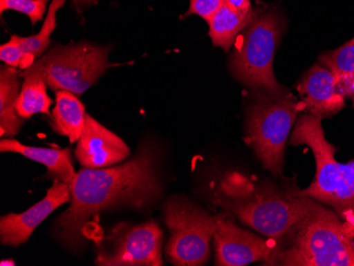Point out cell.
Returning a JSON list of instances; mask_svg holds the SVG:
<instances>
[{
    "label": "cell",
    "mask_w": 354,
    "mask_h": 266,
    "mask_svg": "<svg viewBox=\"0 0 354 266\" xmlns=\"http://www.w3.org/2000/svg\"><path fill=\"white\" fill-rule=\"evenodd\" d=\"M155 164L154 151L143 146L124 164L80 171L69 187L71 206L57 218L59 238L71 247H80L89 221L99 212L118 206L152 205L160 194Z\"/></svg>",
    "instance_id": "6da1fadb"
},
{
    "label": "cell",
    "mask_w": 354,
    "mask_h": 266,
    "mask_svg": "<svg viewBox=\"0 0 354 266\" xmlns=\"http://www.w3.org/2000/svg\"><path fill=\"white\" fill-rule=\"evenodd\" d=\"M218 200L240 221L277 243L311 209L313 198L299 189H280L234 173L222 182Z\"/></svg>",
    "instance_id": "7a4b0ae2"
},
{
    "label": "cell",
    "mask_w": 354,
    "mask_h": 266,
    "mask_svg": "<svg viewBox=\"0 0 354 266\" xmlns=\"http://www.w3.org/2000/svg\"><path fill=\"white\" fill-rule=\"evenodd\" d=\"M270 265L354 266V229L335 210L311 209L276 243Z\"/></svg>",
    "instance_id": "3957f363"
},
{
    "label": "cell",
    "mask_w": 354,
    "mask_h": 266,
    "mask_svg": "<svg viewBox=\"0 0 354 266\" xmlns=\"http://www.w3.org/2000/svg\"><path fill=\"white\" fill-rule=\"evenodd\" d=\"M245 111V142L272 175L283 169L288 135L301 112L302 101L290 91L281 93L252 91Z\"/></svg>",
    "instance_id": "277c9868"
},
{
    "label": "cell",
    "mask_w": 354,
    "mask_h": 266,
    "mask_svg": "<svg viewBox=\"0 0 354 266\" xmlns=\"http://www.w3.org/2000/svg\"><path fill=\"white\" fill-rule=\"evenodd\" d=\"M284 31V19L277 11L254 12L252 21L234 41L230 59V70L234 79L252 91H288L276 80L272 66Z\"/></svg>",
    "instance_id": "5b68a950"
},
{
    "label": "cell",
    "mask_w": 354,
    "mask_h": 266,
    "mask_svg": "<svg viewBox=\"0 0 354 266\" xmlns=\"http://www.w3.org/2000/svg\"><path fill=\"white\" fill-rule=\"evenodd\" d=\"M165 221L171 232L166 254L171 263L180 266L204 265L210 254V240L216 228V216L184 198H171L165 206Z\"/></svg>",
    "instance_id": "8992f818"
},
{
    "label": "cell",
    "mask_w": 354,
    "mask_h": 266,
    "mask_svg": "<svg viewBox=\"0 0 354 266\" xmlns=\"http://www.w3.org/2000/svg\"><path fill=\"white\" fill-rule=\"evenodd\" d=\"M109 46L88 41L55 45L43 57L46 83L53 91L84 93L109 67Z\"/></svg>",
    "instance_id": "52a82bcc"
},
{
    "label": "cell",
    "mask_w": 354,
    "mask_h": 266,
    "mask_svg": "<svg viewBox=\"0 0 354 266\" xmlns=\"http://www.w3.org/2000/svg\"><path fill=\"white\" fill-rule=\"evenodd\" d=\"M322 120L309 113L301 115L296 120L290 144L309 146L315 158V178L308 188L300 190L302 196H309L332 208L341 184L342 164L335 160V153L339 149L326 139Z\"/></svg>",
    "instance_id": "ba28073f"
},
{
    "label": "cell",
    "mask_w": 354,
    "mask_h": 266,
    "mask_svg": "<svg viewBox=\"0 0 354 266\" xmlns=\"http://www.w3.org/2000/svg\"><path fill=\"white\" fill-rule=\"evenodd\" d=\"M111 241L109 249L99 253L97 265H162V231L155 222L115 229Z\"/></svg>",
    "instance_id": "9c48e42d"
},
{
    "label": "cell",
    "mask_w": 354,
    "mask_h": 266,
    "mask_svg": "<svg viewBox=\"0 0 354 266\" xmlns=\"http://www.w3.org/2000/svg\"><path fill=\"white\" fill-rule=\"evenodd\" d=\"M216 265L242 266L252 262L270 265L275 255L276 242L264 240L242 229L227 216H216L214 234Z\"/></svg>",
    "instance_id": "30bf717a"
},
{
    "label": "cell",
    "mask_w": 354,
    "mask_h": 266,
    "mask_svg": "<svg viewBox=\"0 0 354 266\" xmlns=\"http://www.w3.org/2000/svg\"><path fill=\"white\" fill-rule=\"evenodd\" d=\"M71 200V188L55 180L45 198L23 213H10L0 218V241L3 245L19 246L26 243L35 228L55 209Z\"/></svg>",
    "instance_id": "8fae6325"
},
{
    "label": "cell",
    "mask_w": 354,
    "mask_h": 266,
    "mask_svg": "<svg viewBox=\"0 0 354 266\" xmlns=\"http://www.w3.org/2000/svg\"><path fill=\"white\" fill-rule=\"evenodd\" d=\"M130 154V148L118 135L86 114L84 129L75 151L81 166L86 169L114 166L127 160Z\"/></svg>",
    "instance_id": "7c38bea8"
},
{
    "label": "cell",
    "mask_w": 354,
    "mask_h": 266,
    "mask_svg": "<svg viewBox=\"0 0 354 266\" xmlns=\"http://www.w3.org/2000/svg\"><path fill=\"white\" fill-rule=\"evenodd\" d=\"M297 91L306 112L317 118H329L345 107V98L336 89L333 73L319 63L304 73Z\"/></svg>",
    "instance_id": "4fadbf2b"
},
{
    "label": "cell",
    "mask_w": 354,
    "mask_h": 266,
    "mask_svg": "<svg viewBox=\"0 0 354 266\" xmlns=\"http://www.w3.org/2000/svg\"><path fill=\"white\" fill-rule=\"evenodd\" d=\"M43 68V61L39 59L24 70V83L15 103L16 113L24 120L37 114L49 115L53 100L48 96Z\"/></svg>",
    "instance_id": "5bb4252c"
},
{
    "label": "cell",
    "mask_w": 354,
    "mask_h": 266,
    "mask_svg": "<svg viewBox=\"0 0 354 266\" xmlns=\"http://www.w3.org/2000/svg\"><path fill=\"white\" fill-rule=\"evenodd\" d=\"M0 151L17 153L29 160L44 164L47 167L48 171L57 178V180L65 182L69 187L73 184L77 174L73 169L68 149L57 150V149L35 148V146H25L15 139L3 138L0 142Z\"/></svg>",
    "instance_id": "9a60e30c"
},
{
    "label": "cell",
    "mask_w": 354,
    "mask_h": 266,
    "mask_svg": "<svg viewBox=\"0 0 354 266\" xmlns=\"http://www.w3.org/2000/svg\"><path fill=\"white\" fill-rule=\"evenodd\" d=\"M85 106L75 93L68 91H55V105L49 124L53 132L67 137L71 144L79 140L86 120Z\"/></svg>",
    "instance_id": "2e32d148"
},
{
    "label": "cell",
    "mask_w": 354,
    "mask_h": 266,
    "mask_svg": "<svg viewBox=\"0 0 354 266\" xmlns=\"http://www.w3.org/2000/svg\"><path fill=\"white\" fill-rule=\"evenodd\" d=\"M19 75L17 69L3 66L0 70V136L13 137L19 134L24 119L17 115L15 103L19 95Z\"/></svg>",
    "instance_id": "e0dca14e"
},
{
    "label": "cell",
    "mask_w": 354,
    "mask_h": 266,
    "mask_svg": "<svg viewBox=\"0 0 354 266\" xmlns=\"http://www.w3.org/2000/svg\"><path fill=\"white\" fill-rule=\"evenodd\" d=\"M254 15H245L225 3L212 19H209V37L216 47L228 53L236 37L248 27Z\"/></svg>",
    "instance_id": "ac0fdd59"
},
{
    "label": "cell",
    "mask_w": 354,
    "mask_h": 266,
    "mask_svg": "<svg viewBox=\"0 0 354 266\" xmlns=\"http://www.w3.org/2000/svg\"><path fill=\"white\" fill-rule=\"evenodd\" d=\"M318 63L333 73L336 89L342 96L350 98L354 75V37L335 50L320 55Z\"/></svg>",
    "instance_id": "d6986e66"
},
{
    "label": "cell",
    "mask_w": 354,
    "mask_h": 266,
    "mask_svg": "<svg viewBox=\"0 0 354 266\" xmlns=\"http://www.w3.org/2000/svg\"><path fill=\"white\" fill-rule=\"evenodd\" d=\"M66 3V0H51L47 17L37 35L29 37H19V43L24 55L23 69L29 68L50 45V37L57 27V14Z\"/></svg>",
    "instance_id": "ffe728a7"
},
{
    "label": "cell",
    "mask_w": 354,
    "mask_h": 266,
    "mask_svg": "<svg viewBox=\"0 0 354 266\" xmlns=\"http://www.w3.org/2000/svg\"><path fill=\"white\" fill-rule=\"evenodd\" d=\"M332 209L354 229V160L342 164V180Z\"/></svg>",
    "instance_id": "44dd1931"
},
{
    "label": "cell",
    "mask_w": 354,
    "mask_h": 266,
    "mask_svg": "<svg viewBox=\"0 0 354 266\" xmlns=\"http://www.w3.org/2000/svg\"><path fill=\"white\" fill-rule=\"evenodd\" d=\"M48 1L49 0H0V12L3 13L6 10L21 12L29 17L32 25H35L43 19Z\"/></svg>",
    "instance_id": "7402d4cb"
},
{
    "label": "cell",
    "mask_w": 354,
    "mask_h": 266,
    "mask_svg": "<svg viewBox=\"0 0 354 266\" xmlns=\"http://www.w3.org/2000/svg\"><path fill=\"white\" fill-rule=\"evenodd\" d=\"M0 59L14 68L23 69L24 55L19 43V35H12L8 43L0 47Z\"/></svg>",
    "instance_id": "603a6c76"
},
{
    "label": "cell",
    "mask_w": 354,
    "mask_h": 266,
    "mask_svg": "<svg viewBox=\"0 0 354 266\" xmlns=\"http://www.w3.org/2000/svg\"><path fill=\"white\" fill-rule=\"evenodd\" d=\"M225 3L226 0H190L188 12L183 17L196 14L208 21Z\"/></svg>",
    "instance_id": "cb8c5ba5"
},
{
    "label": "cell",
    "mask_w": 354,
    "mask_h": 266,
    "mask_svg": "<svg viewBox=\"0 0 354 266\" xmlns=\"http://www.w3.org/2000/svg\"><path fill=\"white\" fill-rule=\"evenodd\" d=\"M226 3L232 8L236 10L240 13L245 14V15H254V11L252 9V3L250 0H226Z\"/></svg>",
    "instance_id": "d4e9b609"
},
{
    "label": "cell",
    "mask_w": 354,
    "mask_h": 266,
    "mask_svg": "<svg viewBox=\"0 0 354 266\" xmlns=\"http://www.w3.org/2000/svg\"><path fill=\"white\" fill-rule=\"evenodd\" d=\"M99 0H73V5L77 8V11L84 10L85 8L91 7L98 3Z\"/></svg>",
    "instance_id": "484cf974"
},
{
    "label": "cell",
    "mask_w": 354,
    "mask_h": 266,
    "mask_svg": "<svg viewBox=\"0 0 354 266\" xmlns=\"http://www.w3.org/2000/svg\"><path fill=\"white\" fill-rule=\"evenodd\" d=\"M350 98H351L352 101H353V106H354V75H353V80H352V83H351V96H350Z\"/></svg>",
    "instance_id": "4316f807"
}]
</instances>
